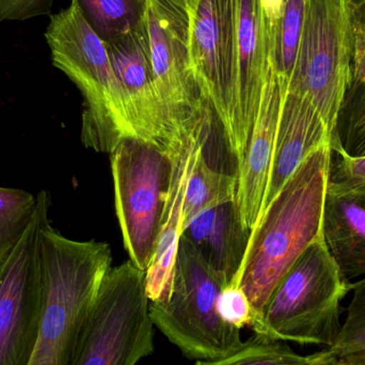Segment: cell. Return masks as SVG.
Instances as JSON below:
<instances>
[{"instance_id":"cell-19","label":"cell","mask_w":365,"mask_h":365,"mask_svg":"<svg viewBox=\"0 0 365 365\" xmlns=\"http://www.w3.org/2000/svg\"><path fill=\"white\" fill-rule=\"evenodd\" d=\"M205 145L206 139L197 147L187 182L182 206V227L200 212L235 199L237 173L229 175L212 168L204 154Z\"/></svg>"},{"instance_id":"cell-11","label":"cell","mask_w":365,"mask_h":365,"mask_svg":"<svg viewBox=\"0 0 365 365\" xmlns=\"http://www.w3.org/2000/svg\"><path fill=\"white\" fill-rule=\"evenodd\" d=\"M34 219L16 246L0 262V365H29L43 309L41 230L48 220L46 191L36 195Z\"/></svg>"},{"instance_id":"cell-8","label":"cell","mask_w":365,"mask_h":365,"mask_svg":"<svg viewBox=\"0 0 365 365\" xmlns=\"http://www.w3.org/2000/svg\"><path fill=\"white\" fill-rule=\"evenodd\" d=\"M145 24L158 93L180 143L191 145L212 117L191 73L186 0H145Z\"/></svg>"},{"instance_id":"cell-7","label":"cell","mask_w":365,"mask_h":365,"mask_svg":"<svg viewBox=\"0 0 365 365\" xmlns=\"http://www.w3.org/2000/svg\"><path fill=\"white\" fill-rule=\"evenodd\" d=\"M225 282L186 240H180L170 298L150 302L152 323L189 359L214 360L237 351L240 330L217 312Z\"/></svg>"},{"instance_id":"cell-24","label":"cell","mask_w":365,"mask_h":365,"mask_svg":"<svg viewBox=\"0 0 365 365\" xmlns=\"http://www.w3.org/2000/svg\"><path fill=\"white\" fill-rule=\"evenodd\" d=\"M306 0H284L279 26L277 71L284 83H289L297 56L302 36Z\"/></svg>"},{"instance_id":"cell-31","label":"cell","mask_w":365,"mask_h":365,"mask_svg":"<svg viewBox=\"0 0 365 365\" xmlns=\"http://www.w3.org/2000/svg\"><path fill=\"white\" fill-rule=\"evenodd\" d=\"M302 365H340L336 355L331 353L329 349L319 351V353L310 355L309 359Z\"/></svg>"},{"instance_id":"cell-16","label":"cell","mask_w":365,"mask_h":365,"mask_svg":"<svg viewBox=\"0 0 365 365\" xmlns=\"http://www.w3.org/2000/svg\"><path fill=\"white\" fill-rule=\"evenodd\" d=\"M181 237L225 287L235 283L250 237L240 222L235 199L200 212L182 227Z\"/></svg>"},{"instance_id":"cell-13","label":"cell","mask_w":365,"mask_h":365,"mask_svg":"<svg viewBox=\"0 0 365 365\" xmlns=\"http://www.w3.org/2000/svg\"><path fill=\"white\" fill-rule=\"evenodd\" d=\"M287 89V85L278 72L268 78L244 158L236 170L235 202L238 216L244 229L250 234L261 219L272 170L279 118Z\"/></svg>"},{"instance_id":"cell-26","label":"cell","mask_w":365,"mask_h":365,"mask_svg":"<svg viewBox=\"0 0 365 365\" xmlns=\"http://www.w3.org/2000/svg\"><path fill=\"white\" fill-rule=\"evenodd\" d=\"M328 188L365 192V156H351L331 147Z\"/></svg>"},{"instance_id":"cell-27","label":"cell","mask_w":365,"mask_h":365,"mask_svg":"<svg viewBox=\"0 0 365 365\" xmlns=\"http://www.w3.org/2000/svg\"><path fill=\"white\" fill-rule=\"evenodd\" d=\"M217 312L227 325L240 330L251 327L252 324V307L240 285L229 284L221 289L217 299Z\"/></svg>"},{"instance_id":"cell-12","label":"cell","mask_w":365,"mask_h":365,"mask_svg":"<svg viewBox=\"0 0 365 365\" xmlns=\"http://www.w3.org/2000/svg\"><path fill=\"white\" fill-rule=\"evenodd\" d=\"M106 45L137 138L171 156L189 147L178 139L156 88L145 16L134 29Z\"/></svg>"},{"instance_id":"cell-22","label":"cell","mask_w":365,"mask_h":365,"mask_svg":"<svg viewBox=\"0 0 365 365\" xmlns=\"http://www.w3.org/2000/svg\"><path fill=\"white\" fill-rule=\"evenodd\" d=\"M309 356L295 353L287 342L253 334L230 355L214 360H199L195 365H302Z\"/></svg>"},{"instance_id":"cell-20","label":"cell","mask_w":365,"mask_h":365,"mask_svg":"<svg viewBox=\"0 0 365 365\" xmlns=\"http://www.w3.org/2000/svg\"><path fill=\"white\" fill-rule=\"evenodd\" d=\"M85 16L105 43L128 34L145 16V0H78Z\"/></svg>"},{"instance_id":"cell-15","label":"cell","mask_w":365,"mask_h":365,"mask_svg":"<svg viewBox=\"0 0 365 365\" xmlns=\"http://www.w3.org/2000/svg\"><path fill=\"white\" fill-rule=\"evenodd\" d=\"M332 141L331 132L314 106L304 98L287 92L281 107L262 216L307 156L323 145H331Z\"/></svg>"},{"instance_id":"cell-28","label":"cell","mask_w":365,"mask_h":365,"mask_svg":"<svg viewBox=\"0 0 365 365\" xmlns=\"http://www.w3.org/2000/svg\"><path fill=\"white\" fill-rule=\"evenodd\" d=\"M55 0H0V23L51 15Z\"/></svg>"},{"instance_id":"cell-14","label":"cell","mask_w":365,"mask_h":365,"mask_svg":"<svg viewBox=\"0 0 365 365\" xmlns=\"http://www.w3.org/2000/svg\"><path fill=\"white\" fill-rule=\"evenodd\" d=\"M186 6L191 73L225 138L230 128V98L223 66L220 0H186Z\"/></svg>"},{"instance_id":"cell-21","label":"cell","mask_w":365,"mask_h":365,"mask_svg":"<svg viewBox=\"0 0 365 365\" xmlns=\"http://www.w3.org/2000/svg\"><path fill=\"white\" fill-rule=\"evenodd\" d=\"M38 197L19 188L0 187V262L12 251L34 219Z\"/></svg>"},{"instance_id":"cell-2","label":"cell","mask_w":365,"mask_h":365,"mask_svg":"<svg viewBox=\"0 0 365 365\" xmlns=\"http://www.w3.org/2000/svg\"><path fill=\"white\" fill-rule=\"evenodd\" d=\"M43 309L29 365H75L101 287L111 269L107 242L70 240L45 221L40 235Z\"/></svg>"},{"instance_id":"cell-29","label":"cell","mask_w":365,"mask_h":365,"mask_svg":"<svg viewBox=\"0 0 365 365\" xmlns=\"http://www.w3.org/2000/svg\"><path fill=\"white\" fill-rule=\"evenodd\" d=\"M264 15L272 26L280 25L284 0H259Z\"/></svg>"},{"instance_id":"cell-3","label":"cell","mask_w":365,"mask_h":365,"mask_svg":"<svg viewBox=\"0 0 365 365\" xmlns=\"http://www.w3.org/2000/svg\"><path fill=\"white\" fill-rule=\"evenodd\" d=\"M45 38L53 66L83 96V145L111 153L124 139L137 138L106 43L90 25L78 0L51 15Z\"/></svg>"},{"instance_id":"cell-10","label":"cell","mask_w":365,"mask_h":365,"mask_svg":"<svg viewBox=\"0 0 365 365\" xmlns=\"http://www.w3.org/2000/svg\"><path fill=\"white\" fill-rule=\"evenodd\" d=\"M145 272L125 262L101 287L75 365H137L154 351Z\"/></svg>"},{"instance_id":"cell-23","label":"cell","mask_w":365,"mask_h":365,"mask_svg":"<svg viewBox=\"0 0 365 365\" xmlns=\"http://www.w3.org/2000/svg\"><path fill=\"white\" fill-rule=\"evenodd\" d=\"M341 149L351 156H365V86L349 88L336 124Z\"/></svg>"},{"instance_id":"cell-5","label":"cell","mask_w":365,"mask_h":365,"mask_svg":"<svg viewBox=\"0 0 365 365\" xmlns=\"http://www.w3.org/2000/svg\"><path fill=\"white\" fill-rule=\"evenodd\" d=\"M222 55L229 86L230 128L225 140L242 163L268 78L277 71L279 26L259 0H220Z\"/></svg>"},{"instance_id":"cell-1","label":"cell","mask_w":365,"mask_h":365,"mask_svg":"<svg viewBox=\"0 0 365 365\" xmlns=\"http://www.w3.org/2000/svg\"><path fill=\"white\" fill-rule=\"evenodd\" d=\"M330 160L331 145L307 156L250 234L242 268L232 284L240 285L248 296L252 324L298 257L324 237Z\"/></svg>"},{"instance_id":"cell-4","label":"cell","mask_w":365,"mask_h":365,"mask_svg":"<svg viewBox=\"0 0 365 365\" xmlns=\"http://www.w3.org/2000/svg\"><path fill=\"white\" fill-rule=\"evenodd\" d=\"M351 287L325 237L319 238L289 268L250 328L272 340L330 349L340 334L341 304Z\"/></svg>"},{"instance_id":"cell-32","label":"cell","mask_w":365,"mask_h":365,"mask_svg":"<svg viewBox=\"0 0 365 365\" xmlns=\"http://www.w3.org/2000/svg\"><path fill=\"white\" fill-rule=\"evenodd\" d=\"M340 365H365V349L351 351L338 357Z\"/></svg>"},{"instance_id":"cell-6","label":"cell","mask_w":365,"mask_h":365,"mask_svg":"<svg viewBox=\"0 0 365 365\" xmlns=\"http://www.w3.org/2000/svg\"><path fill=\"white\" fill-rule=\"evenodd\" d=\"M351 0H306L302 36L287 92L314 106L338 145L339 113L353 81Z\"/></svg>"},{"instance_id":"cell-30","label":"cell","mask_w":365,"mask_h":365,"mask_svg":"<svg viewBox=\"0 0 365 365\" xmlns=\"http://www.w3.org/2000/svg\"><path fill=\"white\" fill-rule=\"evenodd\" d=\"M361 86H365V47L364 51L356 53L351 88L361 87Z\"/></svg>"},{"instance_id":"cell-25","label":"cell","mask_w":365,"mask_h":365,"mask_svg":"<svg viewBox=\"0 0 365 365\" xmlns=\"http://www.w3.org/2000/svg\"><path fill=\"white\" fill-rule=\"evenodd\" d=\"M353 297L340 334L330 347L336 357L365 349V278L353 283Z\"/></svg>"},{"instance_id":"cell-18","label":"cell","mask_w":365,"mask_h":365,"mask_svg":"<svg viewBox=\"0 0 365 365\" xmlns=\"http://www.w3.org/2000/svg\"><path fill=\"white\" fill-rule=\"evenodd\" d=\"M323 232L343 276L365 277V192L328 188Z\"/></svg>"},{"instance_id":"cell-17","label":"cell","mask_w":365,"mask_h":365,"mask_svg":"<svg viewBox=\"0 0 365 365\" xmlns=\"http://www.w3.org/2000/svg\"><path fill=\"white\" fill-rule=\"evenodd\" d=\"M207 136L173 156L170 180L165 201L155 252L145 270V293L150 302H167L170 298L182 230L185 190L195 152Z\"/></svg>"},{"instance_id":"cell-9","label":"cell","mask_w":365,"mask_h":365,"mask_svg":"<svg viewBox=\"0 0 365 365\" xmlns=\"http://www.w3.org/2000/svg\"><path fill=\"white\" fill-rule=\"evenodd\" d=\"M115 212L130 259L145 270L155 252L173 156L139 138L124 139L110 153Z\"/></svg>"}]
</instances>
